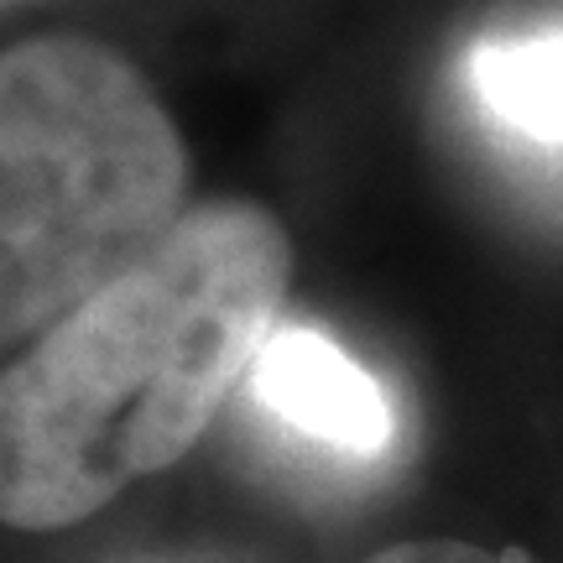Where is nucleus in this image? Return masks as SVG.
Segmentation results:
<instances>
[{
  "label": "nucleus",
  "instance_id": "nucleus-1",
  "mask_svg": "<svg viewBox=\"0 0 563 563\" xmlns=\"http://www.w3.org/2000/svg\"><path fill=\"white\" fill-rule=\"evenodd\" d=\"M292 241L266 203H188L131 272L0 371V527L63 532L178 464L282 329Z\"/></svg>",
  "mask_w": 563,
  "mask_h": 563
},
{
  "label": "nucleus",
  "instance_id": "nucleus-2",
  "mask_svg": "<svg viewBox=\"0 0 563 563\" xmlns=\"http://www.w3.org/2000/svg\"><path fill=\"white\" fill-rule=\"evenodd\" d=\"M188 214V146L157 89L95 37L0 53V355L131 272Z\"/></svg>",
  "mask_w": 563,
  "mask_h": 563
},
{
  "label": "nucleus",
  "instance_id": "nucleus-3",
  "mask_svg": "<svg viewBox=\"0 0 563 563\" xmlns=\"http://www.w3.org/2000/svg\"><path fill=\"white\" fill-rule=\"evenodd\" d=\"M251 382L287 428L340 454H382L397 439V412L382 382L319 329H277L251 365Z\"/></svg>",
  "mask_w": 563,
  "mask_h": 563
},
{
  "label": "nucleus",
  "instance_id": "nucleus-4",
  "mask_svg": "<svg viewBox=\"0 0 563 563\" xmlns=\"http://www.w3.org/2000/svg\"><path fill=\"white\" fill-rule=\"evenodd\" d=\"M475 95L490 121L543 146H563V32L490 37L470 58Z\"/></svg>",
  "mask_w": 563,
  "mask_h": 563
},
{
  "label": "nucleus",
  "instance_id": "nucleus-5",
  "mask_svg": "<svg viewBox=\"0 0 563 563\" xmlns=\"http://www.w3.org/2000/svg\"><path fill=\"white\" fill-rule=\"evenodd\" d=\"M365 563H532L522 548H481L464 538H412L371 553Z\"/></svg>",
  "mask_w": 563,
  "mask_h": 563
}]
</instances>
